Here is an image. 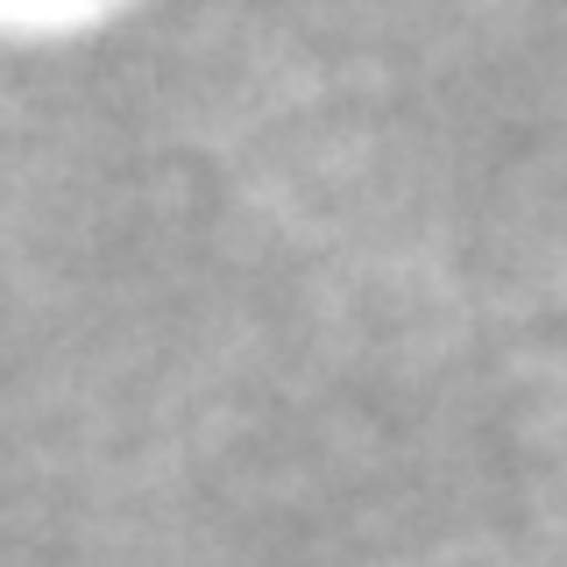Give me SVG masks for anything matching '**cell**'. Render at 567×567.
Listing matches in <instances>:
<instances>
[]
</instances>
